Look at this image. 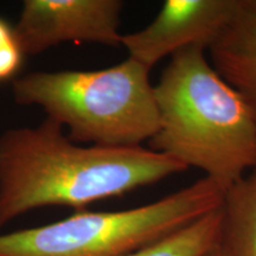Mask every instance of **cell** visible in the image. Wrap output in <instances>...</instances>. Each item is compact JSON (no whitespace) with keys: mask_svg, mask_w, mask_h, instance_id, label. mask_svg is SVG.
Instances as JSON below:
<instances>
[{"mask_svg":"<svg viewBox=\"0 0 256 256\" xmlns=\"http://www.w3.org/2000/svg\"><path fill=\"white\" fill-rule=\"evenodd\" d=\"M206 51L188 46L171 56L153 86L159 128L148 144L152 151L203 171L226 192L256 166V124Z\"/></svg>","mask_w":256,"mask_h":256,"instance_id":"2","label":"cell"},{"mask_svg":"<svg viewBox=\"0 0 256 256\" xmlns=\"http://www.w3.org/2000/svg\"><path fill=\"white\" fill-rule=\"evenodd\" d=\"M120 0H26L14 28L23 54L36 55L64 42L121 46Z\"/></svg>","mask_w":256,"mask_h":256,"instance_id":"5","label":"cell"},{"mask_svg":"<svg viewBox=\"0 0 256 256\" xmlns=\"http://www.w3.org/2000/svg\"><path fill=\"white\" fill-rule=\"evenodd\" d=\"M144 64L128 57L107 69L31 72L14 80L19 104H37L68 127L72 142L136 147L159 128L153 86Z\"/></svg>","mask_w":256,"mask_h":256,"instance_id":"3","label":"cell"},{"mask_svg":"<svg viewBox=\"0 0 256 256\" xmlns=\"http://www.w3.org/2000/svg\"><path fill=\"white\" fill-rule=\"evenodd\" d=\"M222 215V255L256 256V166L226 191Z\"/></svg>","mask_w":256,"mask_h":256,"instance_id":"8","label":"cell"},{"mask_svg":"<svg viewBox=\"0 0 256 256\" xmlns=\"http://www.w3.org/2000/svg\"><path fill=\"white\" fill-rule=\"evenodd\" d=\"M206 256H223L222 252H220V247H218V243H217L216 247L214 248L212 250H211Z\"/></svg>","mask_w":256,"mask_h":256,"instance_id":"11","label":"cell"},{"mask_svg":"<svg viewBox=\"0 0 256 256\" xmlns=\"http://www.w3.org/2000/svg\"><path fill=\"white\" fill-rule=\"evenodd\" d=\"M240 0H168L151 24L121 36L130 58L152 69L188 46L208 50L229 23Z\"/></svg>","mask_w":256,"mask_h":256,"instance_id":"6","label":"cell"},{"mask_svg":"<svg viewBox=\"0 0 256 256\" xmlns=\"http://www.w3.org/2000/svg\"><path fill=\"white\" fill-rule=\"evenodd\" d=\"M224 194L204 177L142 206L78 211L46 226L0 234V256H127L220 209Z\"/></svg>","mask_w":256,"mask_h":256,"instance_id":"4","label":"cell"},{"mask_svg":"<svg viewBox=\"0 0 256 256\" xmlns=\"http://www.w3.org/2000/svg\"><path fill=\"white\" fill-rule=\"evenodd\" d=\"M23 55L16 40L14 28L0 18V82L8 81L17 74Z\"/></svg>","mask_w":256,"mask_h":256,"instance_id":"10","label":"cell"},{"mask_svg":"<svg viewBox=\"0 0 256 256\" xmlns=\"http://www.w3.org/2000/svg\"><path fill=\"white\" fill-rule=\"evenodd\" d=\"M222 206L127 256H206L220 241Z\"/></svg>","mask_w":256,"mask_h":256,"instance_id":"9","label":"cell"},{"mask_svg":"<svg viewBox=\"0 0 256 256\" xmlns=\"http://www.w3.org/2000/svg\"><path fill=\"white\" fill-rule=\"evenodd\" d=\"M208 50L212 66L243 96L256 124V0H240Z\"/></svg>","mask_w":256,"mask_h":256,"instance_id":"7","label":"cell"},{"mask_svg":"<svg viewBox=\"0 0 256 256\" xmlns=\"http://www.w3.org/2000/svg\"><path fill=\"white\" fill-rule=\"evenodd\" d=\"M186 170L142 146H78L49 118L37 127L12 128L0 136V228L38 208L83 210Z\"/></svg>","mask_w":256,"mask_h":256,"instance_id":"1","label":"cell"}]
</instances>
